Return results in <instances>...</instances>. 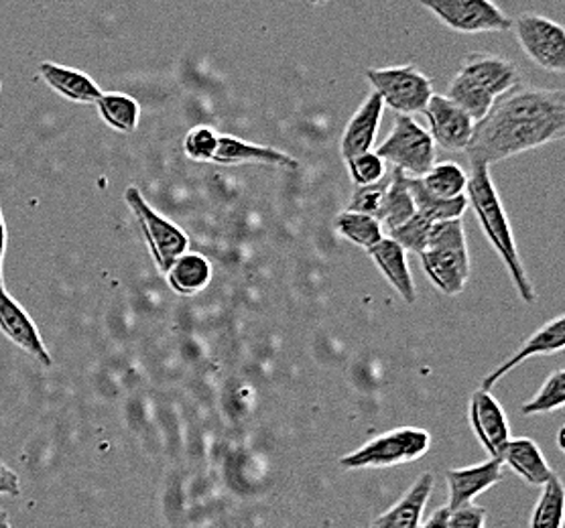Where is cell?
I'll use <instances>...</instances> for the list:
<instances>
[{
    "label": "cell",
    "mask_w": 565,
    "mask_h": 528,
    "mask_svg": "<svg viewBox=\"0 0 565 528\" xmlns=\"http://www.w3.org/2000/svg\"><path fill=\"white\" fill-rule=\"evenodd\" d=\"M565 134V91L516 84L497 98L478 120L466 153L470 161L494 165L523 155Z\"/></svg>",
    "instance_id": "1"
},
{
    "label": "cell",
    "mask_w": 565,
    "mask_h": 528,
    "mask_svg": "<svg viewBox=\"0 0 565 528\" xmlns=\"http://www.w3.org/2000/svg\"><path fill=\"white\" fill-rule=\"evenodd\" d=\"M466 192H468L466 195L468 206H472L475 209L476 218L487 234L490 245L494 246L504 267L511 272V279H513L519 295L523 297L525 303H535L537 293L529 281L525 267L519 257L509 216H507L499 192L494 187V181L490 177L489 165L470 161V177L466 183Z\"/></svg>",
    "instance_id": "2"
},
{
    "label": "cell",
    "mask_w": 565,
    "mask_h": 528,
    "mask_svg": "<svg viewBox=\"0 0 565 528\" xmlns=\"http://www.w3.org/2000/svg\"><path fill=\"white\" fill-rule=\"evenodd\" d=\"M516 84L521 76L513 62L492 53H470L448 84L446 98L478 122L489 115L494 100Z\"/></svg>",
    "instance_id": "3"
},
{
    "label": "cell",
    "mask_w": 565,
    "mask_h": 528,
    "mask_svg": "<svg viewBox=\"0 0 565 528\" xmlns=\"http://www.w3.org/2000/svg\"><path fill=\"white\" fill-rule=\"evenodd\" d=\"M419 258L425 274L444 295H460L470 279V255L462 218L434 224Z\"/></svg>",
    "instance_id": "4"
},
{
    "label": "cell",
    "mask_w": 565,
    "mask_h": 528,
    "mask_svg": "<svg viewBox=\"0 0 565 528\" xmlns=\"http://www.w3.org/2000/svg\"><path fill=\"white\" fill-rule=\"evenodd\" d=\"M431 445V438L419 427H398L379 438L371 439L352 453L338 460L344 470H381L409 464L424 457Z\"/></svg>",
    "instance_id": "5"
},
{
    "label": "cell",
    "mask_w": 565,
    "mask_h": 528,
    "mask_svg": "<svg viewBox=\"0 0 565 528\" xmlns=\"http://www.w3.org/2000/svg\"><path fill=\"white\" fill-rule=\"evenodd\" d=\"M364 74L383 104L403 117L424 112L425 106L434 96L431 79L415 65L373 67Z\"/></svg>",
    "instance_id": "6"
},
{
    "label": "cell",
    "mask_w": 565,
    "mask_h": 528,
    "mask_svg": "<svg viewBox=\"0 0 565 528\" xmlns=\"http://www.w3.org/2000/svg\"><path fill=\"white\" fill-rule=\"evenodd\" d=\"M374 153L407 177H424L436 165V142L431 134L415 118L403 115L395 117L391 134Z\"/></svg>",
    "instance_id": "7"
},
{
    "label": "cell",
    "mask_w": 565,
    "mask_h": 528,
    "mask_svg": "<svg viewBox=\"0 0 565 528\" xmlns=\"http://www.w3.org/2000/svg\"><path fill=\"white\" fill-rule=\"evenodd\" d=\"M125 202L129 204L135 218L141 226L145 240L151 250L157 269L161 272H168L171 265L188 252L190 248V238L188 234L181 230L180 226H175L173 222L163 218L161 214H157L153 207L147 204V200L142 197L141 192L137 187H129L125 194Z\"/></svg>",
    "instance_id": "8"
},
{
    "label": "cell",
    "mask_w": 565,
    "mask_h": 528,
    "mask_svg": "<svg viewBox=\"0 0 565 528\" xmlns=\"http://www.w3.org/2000/svg\"><path fill=\"white\" fill-rule=\"evenodd\" d=\"M427 11L458 33H494L513 29V19L492 0H419Z\"/></svg>",
    "instance_id": "9"
},
{
    "label": "cell",
    "mask_w": 565,
    "mask_h": 528,
    "mask_svg": "<svg viewBox=\"0 0 565 528\" xmlns=\"http://www.w3.org/2000/svg\"><path fill=\"white\" fill-rule=\"evenodd\" d=\"M516 40L529 60L555 74L565 72V31L564 26L553 23L541 14H521L513 21Z\"/></svg>",
    "instance_id": "10"
},
{
    "label": "cell",
    "mask_w": 565,
    "mask_h": 528,
    "mask_svg": "<svg viewBox=\"0 0 565 528\" xmlns=\"http://www.w3.org/2000/svg\"><path fill=\"white\" fill-rule=\"evenodd\" d=\"M424 115L429 122L431 139L444 151L462 153L468 149L476 122L463 112L462 108H458L446 96L434 94L431 100L425 106Z\"/></svg>",
    "instance_id": "11"
},
{
    "label": "cell",
    "mask_w": 565,
    "mask_h": 528,
    "mask_svg": "<svg viewBox=\"0 0 565 528\" xmlns=\"http://www.w3.org/2000/svg\"><path fill=\"white\" fill-rule=\"evenodd\" d=\"M0 334L9 342H13L17 348L23 349L33 360H38L41 366H53L52 356L45 348V342L41 340L38 325L23 310V305L14 297L9 295L4 283H0Z\"/></svg>",
    "instance_id": "12"
},
{
    "label": "cell",
    "mask_w": 565,
    "mask_h": 528,
    "mask_svg": "<svg viewBox=\"0 0 565 528\" xmlns=\"http://www.w3.org/2000/svg\"><path fill=\"white\" fill-rule=\"evenodd\" d=\"M470 423L476 438L482 443V448L489 451L490 457H502V451L511 441V429L499 400L490 395V390L480 388L472 395Z\"/></svg>",
    "instance_id": "13"
},
{
    "label": "cell",
    "mask_w": 565,
    "mask_h": 528,
    "mask_svg": "<svg viewBox=\"0 0 565 528\" xmlns=\"http://www.w3.org/2000/svg\"><path fill=\"white\" fill-rule=\"evenodd\" d=\"M502 460L501 457H490L484 464L472 465V467H462V470H448L446 479L450 488V498H448V510H456L458 506L475 503L476 496L482 492L492 488L502 479Z\"/></svg>",
    "instance_id": "14"
},
{
    "label": "cell",
    "mask_w": 565,
    "mask_h": 528,
    "mask_svg": "<svg viewBox=\"0 0 565 528\" xmlns=\"http://www.w3.org/2000/svg\"><path fill=\"white\" fill-rule=\"evenodd\" d=\"M565 346V317L564 315H557L552 322L545 323L543 327H540L535 334L529 337L527 342L516 349V354L511 356L509 360L504 362L502 366H499L494 373L489 374L482 382V390H490L494 387L502 376L511 373L513 368H516L521 362L529 360V358H535V356H550V354H557L562 352Z\"/></svg>",
    "instance_id": "15"
},
{
    "label": "cell",
    "mask_w": 565,
    "mask_h": 528,
    "mask_svg": "<svg viewBox=\"0 0 565 528\" xmlns=\"http://www.w3.org/2000/svg\"><path fill=\"white\" fill-rule=\"evenodd\" d=\"M383 112H385V104L381 100V96L373 91L359 110L356 115L350 118L347 130L342 134V142H340V151L344 161L352 159V157L369 153L373 149L376 134H379V127L383 120Z\"/></svg>",
    "instance_id": "16"
},
{
    "label": "cell",
    "mask_w": 565,
    "mask_h": 528,
    "mask_svg": "<svg viewBox=\"0 0 565 528\" xmlns=\"http://www.w3.org/2000/svg\"><path fill=\"white\" fill-rule=\"evenodd\" d=\"M212 163L218 165H246V163H258V165H273V168L296 169L299 168L296 159L279 149L255 144V142L243 141L231 134H220L218 149Z\"/></svg>",
    "instance_id": "17"
},
{
    "label": "cell",
    "mask_w": 565,
    "mask_h": 528,
    "mask_svg": "<svg viewBox=\"0 0 565 528\" xmlns=\"http://www.w3.org/2000/svg\"><path fill=\"white\" fill-rule=\"evenodd\" d=\"M434 492V474H424L413 482L412 488L403 494L398 503L393 504L386 513L374 518L371 528H419L424 518L425 506Z\"/></svg>",
    "instance_id": "18"
},
{
    "label": "cell",
    "mask_w": 565,
    "mask_h": 528,
    "mask_svg": "<svg viewBox=\"0 0 565 528\" xmlns=\"http://www.w3.org/2000/svg\"><path fill=\"white\" fill-rule=\"evenodd\" d=\"M39 74L55 94H60L70 103L96 104L103 98L104 91L100 90V86L88 74L74 69V67L41 64Z\"/></svg>",
    "instance_id": "19"
},
{
    "label": "cell",
    "mask_w": 565,
    "mask_h": 528,
    "mask_svg": "<svg viewBox=\"0 0 565 528\" xmlns=\"http://www.w3.org/2000/svg\"><path fill=\"white\" fill-rule=\"evenodd\" d=\"M501 460L502 464L509 465L514 474H519L531 486H545L555 476L533 439H511L502 451Z\"/></svg>",
    "instance_id": "20"
},
{
    "label": "cell",
    "mask_w": 565,
    "mask_h": 528,
    "mask_svg": "<svg viewBox=\"0 0 565 528\" xmlns=\"http://www.w3.org/2000/svg\"><path fill=\"white\" fill-rule=\"evenodd\" d=\"M369 255L373 257L374 265L379 267V271L383 272L386 281L393 284L398 295L403 297L407 303H415L417 291L409 271L407 252L395 240L383 238L379 245H374L369 250Z\"/></svg>",
    "instance_id": "21"
},
{
    "label": "cell",
    "mask_w": 565,
    "mask_h": 528,
    "mask_svg": "<svg viewBox=\"0 0 565 528\" xmlns=\"http://www.w3.org/2000/svg\"><path fill=\"white\" fill-rule=\"evenodd\" d=\"M166 274L173 293L193 297L207 289V284L212 281V265L206 257L198 252H185L171 265V269Z\"/></svg>",
    "instance_id": "22"
},
{
    "label": "cell",
    "mask_w": 565,
    "mask_h": 528,
    "mask_svg": "<svg viewBox=\"0 0 565 528\" xmlns=\"http://www.w3.org/2000/svg\"><path fill=\"white\" fill-rule=\"evenodd\" d=\"M388 175H391L388 187L376 216L386 233L395 230L401 224H405L407 219L415 216V204L407 187V175L398 169H393Z\"/></svg>",
    "instance_id": "23"
},
{
    "label": "cell",
    "mask_w": 565,
    "mask_h": 528,
    "mask_svg": "<svg viewBox=\"0 0 565 528\" xmlns=\"http://www.w3.org/2000/svg\"><path fill=\"white\" fill-rule=\"evenodd\" d=\"M407 187L415 204V214L424 216L429 222H448V219L462 218L463 212L468 209V200L466 195H458L454 200H439L425 192L419 177H407Z\"/></svg>",
    "instance_id": "24"
},
{
    "label": "cell",
    "mask_w": 565,
    "mask_h": 528,
    "mask_svg": "<svg viewBox=\"0 0 565 528\" xmlns=\"http://www.w3.org/2000/svg\"><path fill=\"white\" fill-rule=\"evenodd\" d=\"M96 106H98V112L104 122L110 129L118 130V132H135L139 127L141 106L127 94H118V91L103 94V98L96 103Z\"/></svg>",
    "instance_id": "25"
},
{
    "label": "cell",
    "mask_w": 565,
    "mask_h": 528,
    "mask_svg": "<svg viewBox=\"0 0 565 528\" xmlns=\"http://www.w3.org/2000/svg\"><path fill=\"white\" fill-rule=\"evenodd\" d=\"M335 230L338 234L364 250H371L374 245H379L385 238V230L379 219L366 214H354V212H344L335 218Z\"/></svg>",
    "instance_id": "26"
},
{
    "label": "cell",
    "mask_w": 565,
    "mask_h": 528,
    "mask_svg": "<svg viewBox=\"0 0 565 528\" xmlns=\"http://www.w3.org/2000/svg\"><path fill=\"white\" fill-rule=\"evenodd\" d=\"M419 180H422V185L427 194L439 197V200H454L466 192L468 175L458 163L448 161V163H437Z\"/></svg>",
    "instance_id": "27"
},
{
    "label": "cell",
    "mask_w": 565,
    "mask_h": 528,
    "mask_svg": "<svg viewBox=\"0 0 565 528\" xmlns=\"http://www.w3.org/2000/svg\"><path fill=\"white\" fill-rule=\"evenodd\" d=\"M564 486L562 479L555 476L543 486L540 503L531 515V528H562L564 527Z\"/></svg>",
    "instance_id": "28"
},
{
    "label": "cell",
    "mask_w": 565,
    "mask_h": 528,
    "mask_svg": "<svg viewBox=\"0 0 565 528\" xmlns=\"http://www.w3.org/2000/svg\"><path fill=\"white\" fill-rule=\"evenodd\" d=\"M565 405V373L559 368L545 380L540 392L523 407V414L559 411Z\"/></svg>",
    "instance_id": "29"
},
{
    "label": "cell",
    "mask_w": 565,
    "mask_h": 528,
    "mask_svg": "<svg viewBox=\"0 0 565 528\" xmlns=\"http://www.w3.org/2000/svg\"><path fill=\"white\" fill-rule=\"evenodd\" d=\"M431 226H434V222H429L424 216L415 214L413 218L407 219L405 224H401L395 230L386 233V238L395 240L405 252L419 255L424 250L425 245H427V240H429Z\"/></svg>",
    "instance_id": "30"
},
{
    "label": "cell",
    "mask_w": 565,
    "mask_h": 528,
    "mask_svg": "<svg viewBox=\"0 0 565 528\" xmlns=\"http://www.w3.org/2000/svg\"><path fill=\"white\" fill-rule=\"evenodd\" d=\"M388 180H391V175H385L383 180L371 183V185H354L347 212L366 214V216L376 218L386 194V187H388Z\"/></svg>",
    "instance_id": "31"
},
{
    "label": "cell",
    "mask_w": 565,
    "mask_h": 528,
    "mask_svg": "<svg viewBox=\"0 0 565 528\" xmlns=\"http://www.w3.org/2000/svg\"><path fill=\"white\" fill-rule=\"evenodd\" d=\"M220 134L210 127H195L185 134L183 141V151L188 159L198 161V163H207L216 155L218 149Z\"/></svg>",
    "instance_id": "32"
},
{
    "label": "cell",
    "mask_w": 565,
    "mask_h": 528,
    "mask_svg": "<svg viewBox=\"0 0 565 528\" xmlns=\"http://www.w3.org/2000/svg\"><path fill=\"white\" fill-rule=\"evenodd\" d=\"M347 165L354 185H371L386 175L385 161L373 151L348 159Z\"/></svg>",
    "instance_id": "33"
},
{
    "label": "cell",
    "mask_w": 565,
    "mask_h": 528,
    "mask_svg": "<svg viewBox=\"0 0 565 528\" xmlns=\"http://www.w3.org/2000/svg\"><path fill=\"white\" fill-rule=\"evenodd\" d=\"M487 520V510L478 504L470 503L450 510L448 528H482Z\"/></svg>",
    "instance_id": "34"
},
{
    "label": "cell",
    "mask_w": 565,
    "mask_h": 528,
    "mask_svg": "<svg viewBox=\"0 0 565 528\" xmlns=\"http://www.w3.org/2000/svg\"><path fill=\"white\" fill-rule=\"evenodd\" d=\"M0 496H21L19 476L2 460H0Z\"/></svg>",
    "instance_id": "35"
},
{
    "label": "cell",
    "mask_w": 565,
    "mask_h": 528,
    "mask_svg": "<svg viewBox=\"0 0 565 528\" xmlns=\"http://www.w3.org/2000/svg\"><path fill=\"white\" fill-rule=\"evenodd\" d=\"M448 516H450L448 506H441V508H437L436 513L429 516V518L425 520V525H422L419 528H448Z\"/></svg>",
    "instance_id": "36"
},
{
    "label": "cell",
    "mask_w": 565,
    "mask_h": 528,
    "mask_svg": "<svg viewBox=\"0 0 565 528\" xmlns=\"http://www.w3.org/2000/svg\"><path fill=\"white\" fill-rule=\"evenodd\" d=\"M7 246H9V230H7V222H4V214H2V207H0V283H4L2 267H4Z\"/></svg>",
    "instance_id": "37"
},
{
    "label": "cell",
    "mask_w": 565,
    "mask_h": 528,
    "mask_svg": "<svg viewBox=\"0 0 565 528\" xmlns=\"http://www.w3.org/2000/svg\"><path fill=\"white\" fill-rule=\"evenodd\" d=\"M0 528H11V520L4 510H0Z\"/></svg>",
    "instance_id": "38"
},
{
    "label": "cell",
    "mask_w": 565,
    "mask_h": 528,
    "mask_svg": "<svg viewBox=\"0 0 565 528\" xmlns=\"http://www.w3.org/2000/svg\"><path fill=\"white\" fill-rule=\"evenodd\" d=\"M564 435H565V427H562L559 429V433H557V439H559V450H565V443H564Z\"/></svg>",
    "instance_id": "39"
},
{
    "label": "cell",
    "mask_w": 565,
    "mask_h": 528,
    "mask_svg": "<svg viewBox=\"0 0 565 528\" xmlns=\"http://www.w3.org/2000/svg\"><path fill=\"white\" fill-rule=\"evenodd\" d=\"M309 4H313V7H321V4H326L328 0H308Z\"/></svg>",
    "instance_id": "40"
},
{
    "label": "cell",
    "mask_w": 565,
    "mask_h": 528,
    "mask_svg": "<svg viewBox=\"0 0 565 528\" xmlns=\"http://www.w3.org/2000/svg\"><path fill=\"white\" fill-rule=\"evenodd\" d=\"M0 88H2V86H0Z\"/></svg>",
    "instance_id": "41"
}]
</instances>
